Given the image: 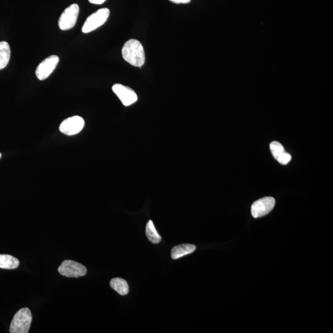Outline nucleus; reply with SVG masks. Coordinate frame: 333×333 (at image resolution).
<instances>
[{"instance_id": "f257e3e1", "label": "nucleus", "mask_w": 333, "mask_h": 333, "mask_svg": "<svg viewBox=\"0 0 333 333\" xmlns=\"http://www.w3.org/2000/svg\"><path fill=\"white\" fill-rule=\"evenodd\" d=\"M122 54L124 60L134 67L141 68L144 64V48L137 40L131 39L126 42L122 50Z\"/></svg>"}, {"instance_id": "dca6fc26", "label": "nucleus", "mask_w": 333, "mask_h": 333, "mask_svg": "<svg viewBox=\"0 0 333 333\" xmlns=\"http://www.w3.org/2000/svg\"><path fill=\"white\" fill-rule=\"evenodd\" d=\"M169 1L176 4H188L191 0H169Z\"/></svg>"}, {"instance_id": "1a4fd4ad", "label": "nucleus", "mask_w": 333, "mask_h": 333, "mask_svg": "<svg viewBox=\"0 0 333 333\" xmlns=\"http://www.w3.org/2000/svg\"><path fill=\"white\" fill-rule=\"evenodd\" d=\"M112 91L117 95L126 106L134 104L138 100V96L134 90L123 84H117L112 86Z\"/></svg>"}, {"instance_id": "a211bd4d", "label": "nucleus", "mask_w": 333, "mask_h": 333, "mask_svg": "<svg viewBox=\"0 0 333 333\" xmlns=\"http://www.w3.org/2000/svg\"><path fill=\"white\" fill-rule=\"evenodd\" d=\"M2 158V154H1V153H0V158Z\"/></svg>"}, {"instance_id": "f03ea898", "label": "nucleus", "mask_w": 333, "mask_h": 333, "mask_svg": "<svg viewBox=\"0 0 333 333\" xmlns=\"http://www.w3.org/2000/svg\"><path fill=\"white\" fill-rule=\"evenodd\" d=\"M32 316L30 309L22 308L15 314L10 325L12 333H28L30 329Z\"/></svg>"}, {"instance_id": "6e6552de", "label": "nucleus", "mask_w": 333, "mask_h": 333, "mask_svg": "<svg viewBox=\"0 0 333 333\" xmlns=\"http://www.w3.org/2000/svg\"><path fill=\"white\" fill-rule=\"evenodd\" d=\"M84 121L80 116H73L62 122L60 130L66 136H74L79 133L84 128Z\"/></svg>"}, {"instance_id": "f8f14e48", "label": "nucleus", "mask_w": 333, "mask_h": 333, "mask_svg": "<svg viewBox=\"0 0 333 333\" xmlns=\"http://www.w3.org/2000/svg\"><path fill=\"white\" fill-rule=\"evenodd\" d=\"M10 57V50L6 42H0V70H4L8 64Z\"/></svg>"}, {"instance_id": "0eeeda50", "label": "nucleus", "mask_w": 333, "mask_h": 333, "mask_svg": "<svg viewBox=\"0 0 333 333\" xmlns=\"http://www.w3.org/2000/svg\"><path fill=\"white\" fill-rule=\"evenodd\" d=\"M60 58L58 56L52 55L44 59L40 63L37 67L36 74L40 80H44L54 72L56 68Z\"/></svg>"}, {"instance_id": "7ed1b4c3", "label": "nucleus", "mask_w": 333, "mask_h": 333, "mask_svg": "<svg viewBox=\"0 0 333 333\" xmlns=\"http://www.w3.org/2000/svg\"><path fill=\"white\" fill-rule=\"evenodd\" d=\"M110 14V10L108 8H102L98 10L97 12L86 18L84 22L82 30L83 33L87 34L96 30L98 28L101 27L106 22Z\"/></svg>"}, {"instance_id": "39448f33", "label": "nucleus", "mask_w": 333, "mask_h": 333, "mask_svg": "<svg viewBox=\"0 0 333 333\" xmlns=\"http://www.w3.org/2000/svg\"><path fill=\"white\" fill-rule=\"evenodd\" d=\"M58 272L62 276L68 278H79L86 276L87 269L81 264L76 262L66 260L63 261L58 268Z\"/></svg>"}, {"instance_id": "9b49d317", "label": "nucleus", "mask_w": 333, "mask_h": 333, "mask_svg": "<svg viewBox=\"0 0 333 333\" xmlns=\"http://www.w3.org/2000/svg\"><path fill=\"white\" fill-rule=\"evenodd\" d=\"M196 249V247L194 244H183L176 246L171 250V257L173 259H178L194 252Z\"/></svg>"}, {"instance_id": "ddd939ff", "label": "nucleus", "mask_w": 333, "mask_h": 333, "mask_svg": "<svg viewBox=\"0 0 333 333\" xmlns=\"http://www.w3.org/2000/svg\"><path fill=\"white\" fill-rule=\"evenodd\" d=\"M110 286L122 296L128 294L129 288L128 282L120 278H115L110 280Z\"/></svg>"}, {"instance_id": "2eb2a0df", "label": "nucleus", "mask_w": 333, "mask_h": 333, "mask_svg": "<svg viewBox=\"0 0 333 333\" xmlns=\"http://www.w3.org/2000/svg\"><path fill=\"white\" fill-rule=\"evenodd\" d=\"M146 235L148 239L150 240V242L153 244H158L160 242L161 236L158 234V232L156 229L154 224H153L152 220H150L148 222L146 226Z\"/></svg>"}, {"instance_id": "4468645a", "label": "nucleus", "mask_w": 333, "mask_h": 333, "mask_svg": "<svg viewBox=\"0 0 333 333\" xmlns=\"http://www.w3.org/2000/svg\"><path fill=\"white\" fill-rule=\"evenodd\" d=\"M20 266L18 259L12 256L0 254V268L12 270L17 268Z\"/></svg>"}, {"instance_id": "f3484780", "label": "nucleus", "mask_w": 333, "mask_h": 333, "mask_svg": "<svg viewBox=\"0 0 333 333\" xmlns=\"http://www.w3.org/2000/svg\"><path fill=\"white\" fill-rule=\"evenodd\" d=\"M88 1L92 4H102L103 2L106 1V0H88Z\"/></svg>"}, {"instance_id": "20e7f679", "label": "nucleus", "mask_w": 333, "mask_h": 333, "mask_svg": "<svg viewBox=\"0 0 333 333\" xmlns=\"http://www.w3.org/2000/svg\"><path fill=\"white\" fill-rule=\"evenodd\" d=\"M79 13L78 4H72L66 8L62 13L58 21L60 30H68L72 28L76 24Z\"/></svg>"}, {"instance_id": "9d476101", "label": "nucleus", "mask_w": 333, "mask_h": 333, "mask_svg": "<svg viewBox=\"0 0 333 333\" xmlns=\"http://www.w3.org/2000/svg\"><path fill=\"white\" fill-rule=\"evenodd\" d=\"M270 148L274 158H276L282 165H286L292 160V156L285 152L284 146L279 142H272L270 144Z\"/></svg>"}, {"instance_id": "423d86ee", "label": "nucleus", "mask_w": 333, "mask_h": 333, "mask_svg": "<svg viewBox=\"0 0 333 333\" xmlns=\"http://www.w3.org/2000/svg\"><path fill=\"white\" fill-rule=\"evenodd\" d=\"M276 204V200L272 197H265L256 200L251 206V214L254 218H259L268 215Z\"/></svg>"}]
</instances>
